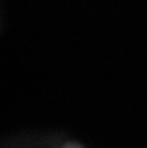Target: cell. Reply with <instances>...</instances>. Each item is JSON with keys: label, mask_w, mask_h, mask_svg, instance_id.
Here are the masks:
<instances>
[{"label": "cell", "mask_w": 147, "mask_h": 148, "mask_svg": "<svg viewBox=\"0 0 147 148\" xmlns=\"http://www.w3.org/2000/svg\"><path fill=\"white\" fill-rule=\"evenodd\" d=\"M60 148H83V147H81L80 144H76V143H68L65 146H61Z\"/></svg>", "instance_id": "obj_1"}]
</instances>
